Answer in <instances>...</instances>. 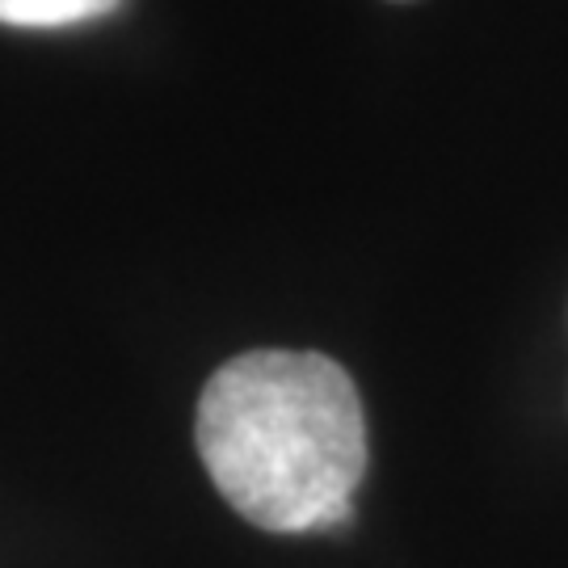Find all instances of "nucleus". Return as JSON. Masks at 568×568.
Returning a JSON list of instances; mask_svg holds the SVG:
<instances>
[{
	"label": "nucleus",
	"mask_w": 568,
	"mask_h": 568,
	"mask_svg": "<svg viewBox=\"0 0 568 568\" xmlns=\"http://www.w3.org/2000/svg\"><path fill=\"white\" fill-rule=\"evenodd\" d=\"M194 443L227 506L274 535L345 527L366 471L358 387L325 354L253 349L206 379Z\"/></svg>",
	"instance_id": "nucleus-1"
},
{
	"label": "nucleus",
	"mask_w": 568,
	"mask_h": 568,
	"mask_svg": "<svg viewBox=\"0 0 568 568\" xmlns=\"http://www.w3.org/2000/svg\"><path fill=\"white\" fill-rule=\"evenodd\" d=\"M122 0H0V26L26 30H60L77 21H93L114 13Z\"/></svg>",
	"instance_id": "nucleus-2"
}]
</instances>
